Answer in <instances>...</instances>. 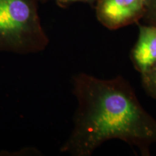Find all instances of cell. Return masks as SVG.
<instances>
[{
	"label": "cell",
	"instance_id": "1",
	"mask_svg": "<svg viewBox=\"0 0 156 156\" xmlns=\"http://www.w3.org/2000/svg\"><path fill=\"white\" fill-rule=\"evenodd\" d=\"M73 92L77 108L62 153L90 156L108 140H120L141 155H151L156 143V119L142 107L126 80L80 73L73 79Z\"/></svg>",
	"mask_w": 156,
	"mask_h": 156
},
{
	"label": "cell",
	"instance_id": "2",
	"mask_svg": "<svg viewBox=\"0 0 156 156\" xmlns=\"http://www.w3.org/2000/svg\"><path fill=\"white\" fill-rule=\"evenodd\" d=\"M48 44L37 0H0V52L35 54Z\"/></svg>",
	"mask_w": 156,
	"mask_h": 156
},
{
	"label": "cell",
	"instance_id": "3",
	"mask_svg": "<svg viewBox=\"0 0 156 156\" xmlns=\"http://www.w3.org/2000/svg\"><path fill=\"white\" fill-rule=\"evenodd\" d=\"M98 20L109 30H116L136 23L145 17V0H97Z\"/></svg>",
	"mask_w": 156,
	"mask_h": 156
},
{
	"label": "cell",
	"instance_id": "4",
	"mask_svg": "<svg viewBox=\"0 0 156 156\" xmlns=\"http://www.w3.org/2000/svg\"><path fill=\"white\" fill-rule=\"evenodd\" d=\"M131 58L140 74L147 72L156 62V25H139V35Z\"/></svg>",
	"mask_w": 156,
	"mask_h": 156
},
{
	"label": "cell",
	"instance_id": "5",
	"mask_svg": "<svg viewBox=\"0 0 156 156\" xmlns=\"http://www.w3.org/2000/svg\"><path fill=\"white\" fill-rule=\"evenodd\" d=\"M141 76L144 90L150 96L156 100V71L150 69L141 74Z\"/></svg>",
	"mask_w": 156,
	"mask_h": 156
},
{
	"label": "cell",
	"instance_id": "6",
	"mask_svg": "<svg viewBox=\"0 0 156 156\" xmlns=\"http://www.w3.org/2000/svg\"><path fill=\"white\" fill-rule=\"evenodd\" d=\"M151 25H156V0H148L145 17Z\"/></svg>",
	"mask_w": 156,
	"mask_h": 156
},
{
	"label": "cell",
	"instance_id": "7",
	"mask_svg": "<svg viewBox=\"0 0 156 156\" xmlns=\"http://www.w3.org/2000/svg\"><path fill=\"white\" fill-rule=\"evenodd\" d=\"M51 1H54L57 4L64 5L73 2H84L87 4H93L97 0H51Z\"/></svg>",
	"mask_w": 156,
	"mask_h": 156
},
{
	"label": "cell",
	"instance_id": "8",
	"mask_svg": "<svg viewBox=\"0 0 156 156\" xmlns=\"http://www.w3.org/2000/svg\"><path fill=\"white\" fill-rule=\"evenodd\" d=\"M151 69H153V70H155V71H156V62L155 63V64L153 66V67L151 68Z\"/></svg>",
	"mask_w": 156,
	"mask_h": 156
},
{
	"label": "cell",
	"instance_id": "9",
	"mask_svg": "<svg viewBox=\"0 0 156 156\" xmlns=\"http://www.w3.org/2000/svg\"><path fill=\"white\" fill-rule=\"evenodd\" d=\"M145 1H146V5H147V1H148V0H145Z\"/></svg>",
	"mask_w": 156,
	"mask_h": 156
}]
</instances>
